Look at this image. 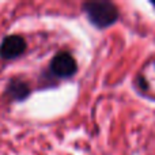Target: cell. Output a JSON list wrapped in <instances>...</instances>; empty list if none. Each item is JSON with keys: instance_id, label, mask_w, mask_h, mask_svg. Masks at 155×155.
Masks as SVG:
<instances>
[{"instance_id": "cell-2", "label": "cell", "mask_w": 155, "mask_h": 155, "mask_svg": "<svg viewBox=\"0 0 155 155\" xmlns=\"http://www.w3.org/2000/svg\"><path fill=\"white\" fill-rule=\"evenodd\" d=\"M52 72L59 78H70L76 72V61L70 53L67 52H60L59 54L53 57L51 63Z\"/></svg>"}, {"instance_id": "cell-3", "label": "cell", "mask_w": 155, "mask_h": 155, "mask_svg": "<svg viewBox=\"0 0 155 155\" xmlns=\"http://www.w3.org/2000/svg\"><path fill=\"white\" fill-rule=\"evenodd\" d=\"M26 51V42L19 35H8L2 41L0 56L5 60H11L21 56Z\"/></svg>"}, {"instance_id": "cell-1", "label": "cell", "mask_w": 155, "mask_h": 155, "mask_svg": "<svg viewBox=\"0 0 155 155\" xmlns=\"http://www.w3.org/2000/svg\"><path fill=\"white\" fill-rule=\"evenodd\" d=\"M88 21L95 27L105 29L118 19V11L114 4L109 2H88L83 5Z\"/></svg>"}, {"instance_id": "cell-4", "label": "cell", "mask_w": 155, "mask_h": 155, "mask_svg": "<svg viewBox=\"0 0 155 155\" xmlns=\"http://www.w3.org/2000/svg\"><path fill=\"white\" fill-rule=\"evenodd\" d=\"M7 93L10 94L14 99H25L29 95L30 90H29V86L25 82H22V80H19V79H14V80H11L10 84H8Z\"/></svg>"}, {"instance_id": "cell-5", "label": "cell", "mask_w": 155, "mask_h": 155, "mask_svg": "<svg viewBox=\"0 0 155 155\" xmlns=\"http://www.w3.org/2000/svg\"><path fill=\"white\" fill-rule=\"evenodd\" d=\"M140 87H142V88H147V83H146V80H140Z\"/></svg>"}]
</instances>
